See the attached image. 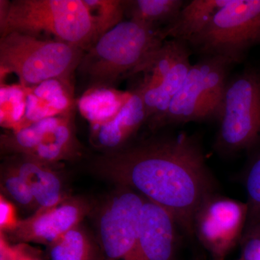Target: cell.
<instances>
[{"label": "cell", "instance_id": "6da1fadb", "mask_svg": "<svg viewBox=\"0 0 260 260\" xmlns=\"http://www.w3.org/2000/svg\"><path fill=\"white\" fill-rule=\"evenodd\" d=\"M92 168L101 177L167 210L189 236L194 235L198 208L216 193L199 143L184 133L104 153Z\"/></svg>", "mask_w": 260, "mask_h": 260}, {"label": "cell", "instance_id": "7a4b0ae2", "mask_svg": "<svg viewBox=\"0 0 260 260\" xmlns=\"http://www.w3.org/2000/svg\"><path fill=\"white\" fill-rule=\"evenodd\" d=\"M164 39L162 29L123 20L85 51L76 73L90 90L112 88L121 78L138 74Z\"/></svg>", "mask_w": 260, "mask_h": 260}, {"label": "cell", "instance_id": "3957f363", "mask_svg": "<svg viewBox=\"0 0 260 260\" xmlns=\"http://www.w3.org/2000/svg\"><path fill=\"white\" fill-rule=\"evenodd\" d=\"M13 32L39 38L43 34L52 36L85 51L95 43L84 0H1V37Z\"/></svg>", "mask_w": 260, "mask_h": 260}, {"label": "cell", "instance_id": "277c9868", "mask_svg": "<svg viewBox=\"0 0 260 260\" xmlns=\"http://www.w3.org/2000/svg\"><path fill=\"white\" fill-rule=\"evenodd\" d=\"M85 52L69 43L10 32L0 39V68L15 73L25 88L50 80L71 88L72 77Z\"/></svg>", "mask_w": 260, "mask_h": 260}, {"label": "cell", "instance_id": "5b68a950", "mask_svg": "<svg viewBox=\"0 0 260 260\" xmlns=\"http://www.w3.org/2000/svg\"><path fill=\"white\" fill-rule=\"evenodd\" d=\"M215 148L223 154L248 150L260 140V73L246 70L228 81Z\"/></svg>", "mask_w": 260, "mask_h": 260}, {"label": "cell", "instance_id": "8992f818", "mask_svg": "<svg viewBox=\"0 0 260 260\" xmlns=\"http://www.w3.org/2000/svg\"><path fill=\"white\" fill-rule=\"evenodd\" d=\"M259 42L260 0H229L188 43L207 56H222L235 63Z\"/></svg>", "mask_w": 260, "mask_h": 260}, {"label": "cell", "instance_id": "52a82bcc", "mask_svg": "<svg viewBox=\"0 0 260 260\" xmlns=\"http://www.w3.org/2000/svg\"><path fill=\"white\" fill-rule=\"evenodd\" d=\"M2 150L54 165L79 158L83 148L75 134L71 112L48 116L23 129L1 135Z\"/></svg>", "mask_w": 260, "mask_h": 260}, {"label": "cell", "instance_id": "ba28073f", "mask_svg": "<svg viewBox=\"0 0 260 260\" xmlns=\"http://www.w3.org/2000/svg\"><path fill=\"white\" fill-rule=\"evenodd\" d=\"M144 203L138 193L119 186L103 205L98 229L104 260H137Z\"/></svg>", "mask_w": 260, "mask_h": 260}, {"label": "cell", "instance_id": "9c48e42d", "mask_svg": "<svg viewBox=\"0 0 260 260\" xmlns=\"http://www.w3.org/2000/svg\"><path fill=\"white\" fill-rule=\"evenodd\" d=\"M249 215L247 203L215 193L195 214L194 235L214 260H224L241 244Z\"/></svg>", "mask_w": 260, "mask_h": 260}, {"label": "cell", "instance_id": "30bf717a", "mask_svg": "<svg viewBox=\"0 0 260 260\" xmlns=\"http://www.w3.org/2000/svg\"><path fill=\"white\" fill-rule=\"evenodd\" d=\"M90 211V205L80 198H68L60 204L39 208L31 216L20 220L10 234L15 242L36 243L49 246L71 229L80 225Z\"/></svg>", "mask_w": 260, "mask_h": 260}, {"label": "cell", "instance_id": "8fae6325", "mask_svg": "<svg viewBox=\"0 0 260 260\" xmlns=\"http://www.w3.org/2000/svg\"><path fill=\"white\" fill-rule=\"evenodd\" d=\"M177 221L167 210L145 199L140 219L137 260H173Z\"/></svg>", "mask_w": 260, "mask_h": 260}, {"label": "cell", "instance_id": "7c38bea8", "mask_svg": "<svg viewBox=\"0 0 260 260\" xmlns=\"http://www.w3.org/2000/svg\"><path fill=\"white\" fill-rule=\"evenodd\" d=\"M147 121L143 99L139 91L135 90L112 119L92 126V143L106 153L121 150Z\"/></svg>", "mask_w": 260, "mask_h": 260}, {"label": "cell", "instance_id": "4fadbf2b", "mask_svg": "<svg viewBox=\"0 0 260 260\" xmlns=\"http://www.w3.org/2000/svg\"><path fill=\"white\" fill-rule=\"evenodd\" d=\"M8 162L28 183L38 209L56 206L69 198L52 165L19 155H13Z\"/></svg>", "mask_w": 260, "mask_h": 260}, {"label": "cell", "instance_id": "5bb4252c", "mask_svg": "<svg viewBox=\"0 0 260 260\" xmlns=\"http://www.w3.org/2000/svg\"><path fill=\"white\" fill-rule=\"evenodd\" d=\"M215 116L200 83L198 63L192 64L180 90L171 102L161 126L185 124Z\"/></svg>", "mask_w": 260, "mask_h": 260}, {"label": "cell", "instance_id": "9a60e30c", "mask_svg": "<svg viewBox=\"0 0 260 260\" xmlns=\"http://www.w3.org/2000/svg\"><path fill=\"white\" fill-rule=\"evenodd\" d=\"M191 66L189 52L186 51L158 86L140 85L136 88L143 99L148 116L147 122L150 129L155 130L160 128L171 102L182 87Z\"/></svg>", "mask_w": 260, "mask_h": 260}, {"label": "cell", "instance_id": "2e32d148", "mask_svg": "<svg viewBox=\"0 0 260 260\" xmlns=\"http://www.w3.org/2000/svg\"><path fill=\"white\" fill-rule=\"evenodd\" d=\"M229 0H193L184 5L177 19L162 28L164 38L188 43L209 24L215 13Z\"/></svg>", "mask_w": 260, "mask_h": 260}, {"label": "cell", "instance_id": "e0dca14e", "mask_svg": "<svg viewBox=\"0 0 260 260\" xmlns=\"http://www.w3.org/2000/svg\"><path fill=\"white\" fill-rule=\"evenodd\" d=\"M181 0H124V15L129 20H135L152 27H166L177 19L184 7Z\"/></svg>", "mask_w": 260, "mask_h": 260}, {"label": "cell", "instance_id": "ac0fdd59", "mask_svg": "<svg viewBox=\"0 0 260 260\" xmlns=\"http://www.w3.org/2000/svg\"><path fill=\"white\" fill-rule=\"evenodd\" d=\"M200 83L215 116H220L228 81V73L232 61L222 56H207L198 61Z\"/></svg>", "mask_w": 260, "mask_h": 260}, {"label": "cell", "instance_id": "d6986e66", "mask_svg": "<svg viewBox=\"0 0 260 260\" xmlns=\"http://www.w3.org/2000/svg\"><path fill=\"white\" fill-rule=\"evenodd\" d=\"M50 260H97L102 251L87 232L78 225L48 246Z\"/></svg>", "mask_w": 260, "mask_h": 260}, {"label": "cell", "instance_id": "ffe728a7", "mask_svg": "<svg viewBox=\"0 0 260 260\" xmlns=\"http://www.w3.org/2000/svg\"><path fill=\"white\" fill-rule=\"evenodd\" d=\"M185 43L177 39L164 42L148 62L138 71V74L143 73L145 75L144 80L140 85L158 86L179 58L188 51Z\"/></svg>", "mask_w": 260, "mask_h": 260}, {"label": "cell", "instance_id": "44dd1931", "mask_svg": "<svg viewBox=\"0 0 260 260\" xmlns=\"http://www.w3.org/2000/svg\"><path fill=\"white\" fill-rule=\"evenodd\" d=\"M84 3L91 19L95 43L123 21L124 0H84Z\"/></svg>", "mask_w": 260, "mask_h": 260}, {"label": "cell", "instance_id": "7402d4cb", "mask_svg": "<svg viewBox=\"0 0 260 260\" xmlns=\"http://www.w3.org/2000/svg\"><path fill=\"white\" fill-rule=\"evenodd\" d=\"M1 177L3 194L8 195V198L25 209L37 210V203L28 183L9 162L3 165Z\"/></svg>", "mask_w": 260, "mask_h": 260}, {"label": "cell", "instance_id": "603a6c76", "mask_svg": "<svg viewBox=\"0 0 260 260\" xmlns=\"http://www.w3.org/2000/svg\"><path fill=\"white\" fill-rule=\"evenodd\" d=\"M244 184L248 196L249 219L260 215V151L248 168Z\"/></svg>", "mask_w": 260, "mask_h": 260}, {"label": "cell", "instance_id": "cb8c5ba5", "mask_svg": "<svg viewBox=\"0 0 260 260\" xmlns=\"http://www.w3.org/2000/svg\"><path fill=\"white\" fill-rule=\"evenodd\" d=\"M241 245L242 260H260V224L256 220L248 222Z\"/></svg>", "mask_w": 260, "mask_h": 260}, {"label": "cell", "instance_id": "d4e9b609", "mask_svg": "<svg viewBox=\"0 0 260 260\" xmlns=\"http://www.w3.org/2000/svg\"><path fill=\"white\" fill-rule=\"evenodd\" d=\"M0 256L8 260H44L26 244L18 243L11 245L5 239V234L2 233L0 236Z\"/></svg>", "mask_w": 260, "mask_h": 260}, {"label": "cell", "instance_id": "484cf974", "mask_svg": "<svg viewBox=\"0 0 260 260\" xmlns=\"http://www.w3.org/2000/svg\"><path fill=\"white\" fill-rule=\"evenodd\" d=\"M20 219L18 218L16 207L6 196L0 195V232L11 234L16 230Z\"/></svg>", "mask_w": 260, "mask_h": 260}, {"label": "cell", "instance_id": "4316f807", "mask_svg": "<svg viewBox=\"0 0 260 260\" xmlns=\"http://www.w3.org/2000/svg\"><path fill=\"white\" fill-rule=\"evenodd\" d=\"M97 260H104V258H103V256H101L99 259H98Z\"/></svg>", "mask_w": 260, "mask_h": 260}, {"label": "cell", "instance_id": "83f0119b", "mask_svg": "<svg viewBox=\"0 0 260 260\" xmlns=\"http://www.w3.org/2000/svg\"><path fill=\"white\" fill-rule=\"evenodd\" d=\"M237 260H242V258L240 257V258H239V259H238Z\"/></svg>", "mask_w": 260, "mask_h": 260}]
</instances>
